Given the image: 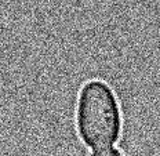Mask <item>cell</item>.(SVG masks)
<instances>
[{
	"label": "cell",
	"mask_w": 160,
	"mask_h": 156,
	"mask_svg": "<svg viewBox=\"0 0 160 156\" xmlns=\"http://www.w3.org/2000/svg\"><path fill=\"white\" fill-rule=\"evenodd\" d=\"M122 109L115 91L102 80L82 87L76 105V128L82 141L92 149H108L122 134Z\"/></svg>",
	"instance_id": "6da1fadb"
},
{
	"label": "cell",
	"mask_w": 160,
	"mask_h": 156,
	"mask_svg": "<svg viewBox=\"0 0 160 156\" xmlns=\"http://www.w3.org/2000/svg\"><path fill=\"white\" fill-rule=\"evenodd\" d=\"M91 156H123V153L119 151V149L108 148V149H99V151L92 152Z\"/></svg>",
	"instance_id": "7a4b0ae2"
}]
</instances>
